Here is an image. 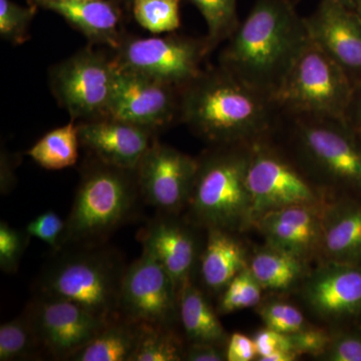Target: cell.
<instances>
[{
	"mask_svg": "<svg viewBox=\"0 0 361 361\" xmlns=\"http://www.w3.org/2000/svg\"><path fill=\"white\" fill-rule=\"evenodd\" d=\"M281 115L272 97L222 66L202 71L180 90L179 122L213 146L264 141Z\"/></svg>",
	"mask_w": 361,
	"mask_h": 361,
	"instance_id": "obj_1",
	"label": "cell"
},
{
	"mask_svg": "<svg viewBox=\"0 0 361 361\" xmlns=\"http://www.w3.org/2000/svg\"><path fill=\"white\" fill-rule=\"evenodd\" d=\"M228 40L220 66L273 99L310 37L290 0H256Z\"/></svg>",
	"mask_w": 361,
	"mask_h": 361,
	"instance_id": "obj_2",
	"label": "cell"
},
{
	"mask_svg": "<svg viewBox=\"0 0 361 361\" xmlns=\"http://www.w3.org/2000/svg\"><path fill=\"white\" fill-rule=\"evenodd\" d=\"M141 201L135 169L116 167L90 155L80 170L61 249L108 243L113 233L137 216Z\"/></svg>",
	"mask_w": 361,
	"mask_h": 361,
	"instance_id": "obj_3",
	"label": "cell"
},
{
	"mask_svg": "<svg viewBox=\"0 0 361 361\" xmlns=\"http://www.w3.org/2000/svg\"><path fill=\"white\" fill-rule=\"evenodd\" d=\"M127 263L108 244L70 246L52 252L35 284V294L63 298L104 319L118 316Z\"/></svg>",
	"mask_w": 361,
	"mask_h": 361,
	"instance_id": "obj_4",
	"label": "cell"
},
{
	"mask_svg": "<svg viewBox=\"0 0 361 361\" xmlns=\"http://www.w3.org/2000/svg\"><path fill=\"white\" fill-rule=\"evenodd\" d=\"M251 146H213L198 159L186 207L189 222L202 229L230 232L253 222L247 187Z\"/></svg>",
	"mask_w": 361,
	"mask_h": 361,
	"instance_id": "obj_5",
	"label": "cell"
},
{
	"mask_svg": "<svg viewBox=\"0 0 361 361\" xmlns=\"http://www.w3.org/2000/svg\"><path fill=\"white\" fill-rule=\"evenodd\" d=\"M353 82L310 40L273 99L282 115L344 121Z\"/></svg>",
	"mask_w": 361,
	"mask_h": 361,
	"instance_id": "obj_6",
	"label": "cell"
},
{
	"mask_svg": "<svg viewBox=\"0 0 361 361\" xmlns=\"http://www.w3.org/2000/svg\"><path fill=\"white\" fill-rule=\"evenodd\" d=\"M304 160L330 184L361 191V137L336 118H293Z\"/></svg>",
	"mask_w": 361,
	"mask_h": 361,
	"instance_id": "obj_7",
	"label": "cell"
},
{
	"mask_svg": "<svg viewBox=\"0 0 361 361\" xmlns=\"http://www.w3.org/2000/svg\"><path fill=\"white\" fill-rule=\"evenodd\" d=\"M116 73L114 58L87 47L51 68V92L71 120L106 118Z\"/></svg>",
	"mask_w": 361,
	"mask_h": 361,
	"instance_id": "obj_8",
	"label": "cell"
},
{
	"mask_svg": "<svg viewBox=\"0 0 361 361\" xmlns=\"http://www.w3.org/2000/svg\"><path fill=\"white\" fill-rule=\"evenodd\" d=\"M114 56L116 66L156 78L182 90L203 71L212 51L208 40L171 35L164 37H123Z\"/></svg>",
	"mask_w": 361,
	"mask_h": 361,
	"instance_id": "obj_9",
	"label": "cell"
},
{
	"mask_svg": "<svg viewBox=\"0 0 361 361\" xmlns=\"http://www.w3.org/2000/svg\"><path fill=\"white\" fill-rule=\"evenodd\" d=\"M118 316L139 324L175 326L179 322V288L148 251L128 265L121 286Z\"/></svg>",
	"mask_w": 361,
	"mask_h": 361,
	"instance_id": "obj_10",
	"label": "cell"
},
{
	"mask_svg": "<svg viewBox=\"0 0 361 361\" xmlns=\"http://www.w3.org/2000/svg\"><path fill=\"white\" fill-rule=\"evenodd\" d=\"M265 141L252 145L247 169L253 222L268 211L320 199L310 180Z\"/></svg>",
	"mask_w": 361,
	"mask_h": 361,
	"instance_id": "obj_11",
	"label": "cell"
},
{
	"mask_svg": "<svg viewBox=\"0 0 361 361\" xmlns=\"http://www.w3.org/2000/svg\"><path fill=\"white\" fill-rule=\"evenodd\" d=\"M23 312L45 353L56 360H71L110 322L77 303L39 294H35Z\"/></svg>",
	"mask_w": 361,
	"mask_h": 361,
	"instance_id": "obj_12",
	"label": "cell"
},
{
	"mask_svg": "<svg viewBox=\"0 0 361 361\" xmlns=\"http://www.w3.org/2000/svg\"><path fill=\"white\" fill-rule=\"evenodd\" d=\"M180 101L178 87L118 66L106 116L157 134L179 121Z\"/></svg>",
	"mask_w": 361,
	"mask_h": 361,
	"instance_id": "obj_13",
	"label": "cell"
},
{
	"mask_svg": "<svg viewBox=\"0 0 361 361\" xmlns=\"http://www.w3.org/2000/svg\"><path fill=\"white\" fill-rule=\"evenodd\" d=\"M198 159L155 140L135 168L145 203L158 212L180 214L193 189Z\"/></svg>",
	"mask_w": 361,
	"mask_h": 361,
	"instance_id": "obj_14",
	"label": "cell"
},
{
	"mask_svg": "<svg viewBox=\"0 0 361 361\" xmlns=\"http://www.w3.org/2000/svg\"><path fill=\"white\" fill-rule=\"evenodd\" d=\"M305 18L310 39L341 66L353 85L361 82V20L355 9L322 0Z\"/></svg>",
	"mask_w": 361,
	"mask_h": 361,
	"instance_id": "obj_15",
	"label": "cell"
},
{
	"mask_svg": "<svg viewBox=\"0 0 361 361\" xmlns=\"http://www.w3.org/2000/svg\"><path fill=\"white\" fill-rule=\"evenodd\" d=\"M179 214L159 212L140 231L137 239L174 280L178 288L192 280L201 250L189 224Z\"/></svg>",
	"mask_w": 361,
	"mask_h": 361,
	"instance_id": "obj_16",
	"label": "cell"
},
{
	"mask_svg": "<svg viewBox=\"0 0 361 361\" xmlns=\"http://www.w3.org/2000/svg\"><path fill=\"white\" fill-rule=\"evenodd\" d=\"M78 128L80 147L99 160L121 168H137L157 139L152 130L109 116L84 121Z\"/></svg>",
	"mask_w": 361,
	"mask_h": 361,
	"instance_id": "obj_17",
	"label": "cell"
},
{
	"mask_svg": "<svg viewBox=\"0 0 361 361\" xmlns=\"http://www.w3.org/2000/svg\"><path fill=\"white\" fill-rule=\"evenodd\" d=\"M304 298L311 310L325 319L360 315L361 266L330 261L306 282Z\"/></svg>",
	"mask_w": 361,
	"mask_h": 361,
	"instance_id": "obj_18",
	"label": "cell"
},
{
	"mask_svg": "<svg viewBox=\"0 0 361 361\" xmlns=\"http://www.w3.org/2000/svg\"><path fill=\"white\" fill-rule=\"evenodd\" d=\"M317 204L268 211L254 220L269 246L303 259L322 247L323 219Z\"/></svg>",
	"mask_w": 361,
	"mask_h": 361,
	"instance_id": "obj_19",
	"label": "cell"
},
{
	"mask_svg": "<svg viewBox=\"0 0 361 361\" xmlns=\"http://www.w3.org/2000/svg\"><path fill=\"white\" fill-rule=\"evenodd\" d=\"M30 4L59 14L92 44L116 49L125 37L120 7L110 0H30Z\"/></svg>",
	"mask_w": 361,
	"mask_h": 361,
	"instance_id": "obj_20",
	"label": "cell"
},
{
	"mask_svg": "<svg viewBox=\"0 0 361 361\" xmlns=\"http://www.w3.org/2000/svg\"><path fill=\"white\" fill-rule=\"evenodd\" d=\"M198 262L202 283L211 292H222L248 267L243 247L231 232L222 229L207 230Z\"/></svg>",
	"mask_w": 361,
	"mask_h": 361,
	"instance_id": "obj_21",
	"label": "cell"
},
{
	"mask_svg": "<svg viewBox=\"0 0 361 361\" xmlns=\"http://www.w3.org/2000/svg\"><path fill=\"white\" fill-rule=\"evenodd\" d=\"M330 261L361 262V205L344 204L323 219L322 247Z\"/></svg>",
	"mask_w": 361,
	"mask_h": 361,
	"instance_id": "obj_22",
	"label": "cell"
},
{
	"mask_svg": "<svg viewBox=\"0 0 361 361\" xmlns=\"http://www.w3.org/2000/svg\"><path fill=\"white\" fill-rule=\"evenodd\" d=\"M179 322L189 343L222 345L227 341L222 323L204 292L194 284L193 280L180 288Z\"/></svg>",
	"mask_w": 361,
	"mask_h": 361,
	"instance_id": "obj_23",
	"label": "cell"
},
{
	"mask_svg": "<svg viewBox=\"0 0 361 361\" xmlns=\"http://www.w3.org/2000/svg\"><path fill=\"white\" fill-rule=\"evenodd\" d=\"M142 332V324L118 316L70 361H132Z\"/></svg>",
	"mask_w": 361,
	"mask_h": 361,
	"instance_id": "obj_24",
	"label": "cell"
},
{
	"mask_svg": "<svg viewBox=\"0 0 361 361\" xmlns=\"http://www.w3.org/2000/svg\"><path fill=\"white\" fill-rule=\"evenodd\" d=\"M303 259L269 246L257 252L248 267L263 289L286 290L303 276Z\"/></svg>",
	"mask_w": 361,
	"mask_h": 361,
	"instance_id": "obj_25",
	"label": "cell"
},
{
	"mask_svg": "<svg viewBox=\"0 0 361 361\" xmlns=\"http://www.w3.org/2000/svg\"><path fill=\"white\" fill-rule=\"evenodd\" d=\"M75 122L71 120L66 126L47 133L26 154L47 170L73 167L78 161L80 147L78 123Z\"/></svg>",
	"mask_w": 361,
	"mask_h": 361,
	"instance_id": "obj_26",
	"label": "cell"
},
{
	"mask_svg": "<svg viewBox=\"0 0 361 361\" xmlns=\"http://www.w3.org/2000/svg\"><path fill=\"white\" fill-rule=\"evenodd\" d=\"M45 353L25 312L0 326V360H30Z\"/></svg>",
	"mask_w": 361,
	"mask_h": 361,
	"instance_id": "obj_27",
	"label": "cell"
},
{
	"mask_svg": "<svg viewBox=\"0 0 361 361\" xmlns=\"http://www.w3.org/2000/svg\"><path fill=\"white\" fill-rule=\"evenodd\" d=\"M174 327L142 324L141 339L132 361L184 360L186 348Z\"/></svg>",
	"mask_w": 361,
	"mask_h": 361,
	"instance_id": "obj_28",
	"label": "cell"
},
{
	"mask_svg": "<svg viewBox=\"0 0 361 361\" xmlns=\"http://www.w3.org/2000/svg\"><path fill=\"white\" fill-rule=\"evenodd\" d=\"M199 9L207 26L206 39L213 51L221 42L236 32L240 23L237 16V0H188Z\"/></svg>",
	"mask_w": 361,
	"mask_h": 361,
	"instance_id": "obj_29",
	"label": "cell"
},
{
	"mask_svg": "<svg viewBox=\"0 0 361 361\" xmlns=\"http://www.w3.org/2000/svg\"><path fill=\"white\" fill-rule=\"evenodd\" d=\"M180 0H133L135 20L152 33L173 32L180 27Z\"/></svg>",
	"mask_w": 361,
	"mask_h": 361,
	"instance_id": "obj_30",
	"label": "cell"
},
{
	"mask_svg": "<svg viewBox=\"0 0 361 361\" xmlns=\"http://www.w3.org/2000/svg\"><path fill=\"white\" fill-rule=\"evenodd\" d=\"M262 287L253 276L249 267L241 271L222 291L219 312L227 313L258 305L262 295Z\"/></svg>",
	"mask_w": 361,
	"mask_h": 361,
	"instance_id": "obj_31",
	"label": "cell"
},
{
	"mask_svg": "<svg viewBox=\"0 0 361 361\" xmlns=\"http://www.w3.org/2000/svg\"><path fill=\"white\" fill-rule=\"evenodd\" d=\"M37 7L18 6L11 0H0V35L13 44L28 40V28L37 13Z\"/></svg>",
	"mask_w": 361,
	"mask_h": 361,
	"instance_id": "obj_32",
	"label": "cell"
},
{
	"mask_svg": "<svg viewBox=\"0 0 361 361\" xmlns=\"http://www.w3.org/2000/svg\"><path fill=\"white\" fill-rule=\"evenodd\" d=\"M32 237L25 230L11 227L0 222V268L7 274H14L20 267Z\"/></svg>",
	"mask_w": 361,
	"mask_h": 361,
	"instance_id": "obj_33",
	"label": "cell"
},
{
	"mask_svg": "<svg viewBox=\"0 0 361 361\" xmlns=\"http://www.w3.org/2000/svg\"><path fill=\"white\" fill-rule=\"evenodd\" d=\"M260 316L266 327L284 334H294L306 326L302 313L288 303L276 301L265 304Z\"/></svg>",
	"mask_w": 361,
	"mask_h": 361,
	"instance_id": "obj_34",
	"label": "cell"
},
{
	"mask_svg": "<svg viewBox=\"0 0 361 361\" xmlns=\"http://www.w3.org/2000/svg\"><path fill=\"white\" fill-rule=\"evenodd\" d=\"M66 229V220L54 211H47L30 221L25 231L30 237L42 240L51 247L52 252L59 251Z\"/></svg>",
	"mask_w": 361,
	"mask_h": 361,
	"instance_id": "obj_35",
	"label": "cell"
},
{
	"mask_svg": "<svg viewBox=\"0 0 361 361\" xmlns=\"http://www.w3.org/2000/svg\"><path fill=\"white\" fill-rule=\"evenodd\" d=\"M288 336L294 353L298 355L322 356L332 338L326 330L307 326L288 334Z\"/></svg>",
	"mask_w": 361,
	"mask_h": 361,
	"instance_id": "obj_36",
	"label": "cell"
},
{
	"mask_svg": "<svg viewBox=\"0 0 361 361\" xmlns=\"http://www.w3.org/2000/svg\"><path fill=\"white\" fill-rule=\"evenodd\" d=\"M322 357L329 361H361V336L341 334L332 337Z\"/></svg>",
	"mask_w": 361,
	"mask_h": 361,
	"instance_id": "obj_37",
	"label": "cell"
},
{
	"mask_svg": "<svg viewBox=\"0 0 361 361\" xmlns=\"http://www.w3.org/2000/svg\"><path fill=\"white\" fill-rule=\"evenodd\" d=\"M253 341L255 343L256 350H257L258 360H262L265 356L271 355L274 351L280 350V349L294 353L288 334L275 331L268 327L259 330L257 334L254 336Z\"/></svg>",
	"mask_w": 361,
	"mask_h": 361,
	"instance_id": "obj_38",
	"label": "cell"
},
{
	"mask_svg": "<svg viewBox=\"0 0 361 361\" xmlns=\"http://www.w3.org/2000/svg\"><path fill=\"white\" fill-rule=\"evenodd\" d=\"M225 350L226 360L228 361H250L257 356L253 339L238 332L228 339Z\"/></svg>",
	"mask_w": 361,
	"mask_h": 361,
	"instance_id": "obj_39",
	"label": "cell"
},
{
	"mask_svg": "<svg viewBox=\"0 0 361 361\" xmlns=\"http://www.w3.org/2000/svg\"><path fill=\"white\" fill-rule=\"evenodd\" d=\"M185 360L223 361L226 360V350L218 344L189 343L185 350Z\"/></svg>",
	"mask_w": 361,
	"mask_h": 361,
	"instance_id": "obj_40",
	"label": "cell"
},
{
	"mask_svg": "<svg viewBox=\"0 0 361 361\" xmlns=\"http://www.w3.org/2000/svg\"><path fill=\"white\" fill-rule=\"evenodd\" d=\"M344 122L353 130H357L361 128V82L353 87V94L344 115Z\"/></svg>",
	"mask_w": 361,
	"mask_h": 361,
	"instance_id": "obj_41",
	"label": "cell"
},
{
	"mask_svg": "<svg viewBox=\"0 0 361 361\" xmlns=\"http://www.w3.org/2000/svg\"><path fill=\"white\" fill-rule=\"evenodd\" d=\"M298 355H296L293 351L289 350H283V349H280V350L274 351V353H271V355L265 356L263 357L261 361H293L295 360L297 357H298Z\"/></svg>",
	"mask_w": 361,
	"mask_h": 361,
	"instance_id": "obj_42",
	"label": "cell"
},
{
	"mask_svg": "<svg viewBox=\"0 0 361 361\" xmlns=\"http://www.w3.org/2000/svg\"><path fill=\"white\" fill-rule=\"evenodd\" d=\"M330 1L339 2V4H344V6L355 9L356 0H330Z\"/></svg>",
	"mask_w": 361,
	"mask_h": 361,
	"instance_id": "obj_43",
	"label": "cell"
},
{
	"mask_svg": "<svg viewBox=\"0 0 361 361\" xmlns=\"http://www.w3.org/2000/svg\"><path fill=\"white\" fill-rule=\"evenodd\" d=\"M355 11H356V13L358 14V16H360L361 20V0H356Z\"/></svg>",
	"mask_w": 361,
	"mask_h": 361,
	"instance_id": "obj_44",
	"label": "cell"
},
{
	"mask_svg": "<svg viewBox=\"0 0 361 361\" xmlns=\"http://www.w3.org/2000/svg\"><path fill=\"white\" fill-rule=\"evenodd\" d=\"M123 1L127 2V4H132V1H133V0H123Z\"/></svg>",
	"mask_w": 361,
	"mask_h": 361,
	"instance_id": "obj_45",
	"label": "cell"
},
{
	"mask_svg": "<svg viewBox=\"0 0 361 361\" xmlns=\"http://www.w3.org/2000/svg\"><path fill=\"white\" fill-rule=\"evenodd\" d=\"M356 132H357V133H358V134H360V137H361V128H360V130H356Z\"/></svg>",
	"mask_w": 361,
	"mask_h": 361,
	"instance_id": "obj_46",
	"label": "cell"
}]
</instances>
